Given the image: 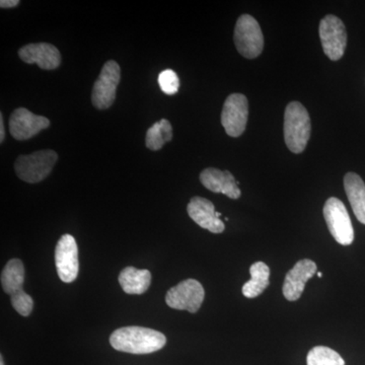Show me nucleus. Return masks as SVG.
I'll list each match as a JSON object with an SVG mask.
<instances>
[{
    "mask_svg": "<svg viewBox=\"0 0 365 365\" xmlns=\"http://www.w3.org/2000/svg\"><path fill=\"white\" fill-rule=\"evenodd\" d=\"M110 344L118 351L131 354H150L167 344L163 333L143 327H123L117 329L110 337Z\"/></svg>",
    "mask_w": 365,
    "mask_h": 365,
    "instance_id": "nucleus-1",
    "label": "nucleus"
},
{
    "mask_svg": "<svg viewBox=\"0 0 365 365\" xmlns=\"http://www.w3.org/2000/svg\"><path fill=\"white\" fill-rule=\"evenodd\" d=\"M311 131V118L306 108L299 102L289 103L284 113V139L288 150L302 153L306 150Z\"/></svg>",
    "mask_w": 365,
    "mask_h": 365,
    "instance_id": "nucleus-2",
    "label": "nucleus"
},
{
    "mask_svg": "<svg viewBox=\"0 0 365 365\" xmlns=\"http://www.w3.org/2000/svg\"><path fill=\"white\" fill-rule=\"evenodd\" d=\"M58 155L54 150L36 151L28 155H20L14 163L16 176L21 181L36 184L42 182L51 174Z\"/></svg>",
    "mask_w": 365,
    "mask_h": 365,
    "instance_id": "nucleus-3",
    "label": "nucleus"
},
{
    "mask_svg": "<svg viewBox=\"0 0 365 365\" xmlns=\"http://www.w3.org/2000/svg\"><path fill=\"white\" fill-rule=\"evenodd\" d=\"M234 39L237 51L246 58H256L263 51L264 37L260 25L249 14L240 16L235 25Z\"/></svg>",
    "mask_w": 365,
    "mask_h": 365,
    "instance_id": "nucleus-4",
    "label": "nucleus"
},
{
    "mask_svg": "<svg viewBox=\"0 0 365 365\" xmlns=\"http://www.w3.org/2000/svg\"><path fill=\"white\" fill-rule=\"evenodd\" d=\"M327 227L335 241L342 246H349L354 241V230L344 203L335 197L329 198L324 206Z\"/></svg>",
    "mask_w": 365,
    "mask_h": 365,
    "instance_id": "nucleus-5",
    "label": "nucleus"
},
{
    "mask_svg": "<svg viewBox=\"0 0 365 365\" xmlns=\"http://www.w3.org/2000/svg\"><path fill=\"white\" fill-rule=\"evenodd\" d=\"M121 79V69L114 60L106 62L91 93V103L98 110H106L114 104L117 88Z\"/></svg>",
    "mask_w": 365,
    "mask_h": 365,
    "instance_id": "nucleus-6",
    "label": "nucleus"
},
{
    "mask_svg": "<svg viewBox=\"0 0 365 365\" xmlns=\"http://www.w3.org/2000/svg\"><path fill=\"white\" fill-rule=\"evenodd\" d=\"M204 297L205 292L199 281L186 279L170 288L165 295V302L170 309L195 314L202 306Z\"/></svg>",
    "mask_w": 365,
    "mask_h": 365,
    "instance_id": "nucleus-7",
    "label": "nucleus"
},
{
    "mask_svg": "<svg viewBox=\"0 0 365 365\" xmlns=\"http://www.w3.org/2000/svg\"><path fill=\"white\" fill-rule=\"evenodd\" d=\"M319 39L328 58L337 61L344 55L347 33L343 21L333 14L326 16L319 23Z\"/></svg>",
    "mask_w": 365,
    "mask_h": 365,
    "instance_id": "nucleus-8",
    "label": "nucleus"
},
{
    "mask_svg": "<svg viewBox=\"0 0 365 365\" xmlns=\"http://www.w3.org/2000/svg\"><path fill=\"white\" fill-rule=\"evenodd\" d=\"M249 118V103L246 96L232 93L223 105L222 124L227 135L239 137L246 130Z\"/></svg>",
    "mask_w": 365,
    "mask_h": 365,
    "instance_id": "nucleus-9",
    "label": "nucleus"
},
{
    "mask_svg": "<svg viewBox=\"0 0 365 365\" xmlns=\"http://www.w3.org/2000/svg\"><path fill=\"white\" fill-rule=\"evenodd\" d=\"M55 265L61 281L73 282L78 278L79 271L78 248L71 235L60 237L55 249Z\"/></svg>",
    "mask_w": 365,
    "mask_h": 365,
    "instance_id": "nucleus-10",
    "label": "nucleus"
},
{
    "mask_svg": "<svg viewBox=\"0 0 365 365\" xmlns=\"http://www.w3.org/2000/svg\"><path fill=\"white\" fill-rule=\"evenodd\" d=\"M49 126L47 118L35 115L26 108L14 110L9 119V131L16 140H28Z\"/></svg>",
    "mask_w": 365,
    "mask_h": 365,
    "instance_id": "nucleus-11",
    "label": "nucleus"
},
{
    "mask_svg": "<svg viewBox=\"0 0 365 365\" xmlns=\"http://www.w3.org/2000/svg\"><path fill=\"white\" fill-rule=\"evenodd\" d=\"M317 273V265L309 259H304L295 264L292 270L288 271L283 283L282 292L285 299L289 302L299 299L304 292L307 280Z\"/></svg>",
    "mask_w": 365,
    "mask_h": 365,
    "instance_id": "nucleus-12",
    "label": "nucleus"
},
{
    "mask_svg": "<svg viewBox=\"0 0 365 365\" xmlns=\"http://www.w3.org/2000/svg\"><path fill=\"white\" fill-rule=\"evenodd\" d=\"M19 56L25 63L37 64L44 71H54L61 64L59 50L49 43L24 46L19 51Z\"/></svg>",
    "mask_w": 365,
    "mask_h": 365,
    "instance_id": "nucleus-13",
    "label": "nucleus"
},
{
    "mask_svg": "<svg viewBox=\"0 0 365 365\" xmlns=\"http://www.w3.org/2000/svg\"><path fill=\"white\" fill-rule=\"evenodd\" d=\"M187 211L191 220L199 227L205 228L212 234H222L225 232V223L216 216L215 205L207 199L194 197L190 200Z\"/></svg>",
    "mask_w": 365,
    "mask_h": 365,
    "instance_id": "nucleus-14",
    "label": "nucleus"
},
{
    "mask_svg": "<svg viewBox=\"0 0 365 365\" xmlns=\"http://www.w3.org/2000/svg\"><path fill=\"white\" fill-rule=\"evenodd\" d=\"M199 178L203 186L209 191L222 193L230 199H239L242 195L237 182L228 170L208 168L201 173Z\"/></svg>",
    "mask_w": 365,
    "mask_h": 365,
    "instance_id": "nucleus-15",
    "label": "nucleus"
},
{
    "mask_svg": "<svg viewBox=\"0 0 365 365\" xmlns=\"http://www.w3.org/2000/svg\"><path fill=\"white\" fill-rule=\"evenodd\" d=\"M344 188L353 212L359 222L365 225V184L364 180L355 173H348L344 177Z\"/></svg>",
    "mask_w": 365,
    "mask_h": 365,
    "instance_id": "nucleus-16",
    "label": "nucleus"
},
{
    "mask_svg": "<svg viewBox=\"0 0 365 365\" xmlns=\"http://www.w3.org/2000/svg\"><path fill=\"white\" fill-rule=\"evenodd\" d=\"M119 283L127 294H143L150 287L151 274L129 266L120 272Z\"/></svg>",
    "mask_w": 365,
    "mask_h": 365,
    "instance_id": "nucleus-17",
    "label": "nucleus"
},
{
    "mask_svg": "<svg viewBox=\"0 0 365 365\" xmlns=\"http://www.w3.org/2000/svg\"><path fill=\"white\" fill-rule=\"evenodd\" d=\"M250 274L251 279L245 283L242 292L247 299H255L263 294L270 284V269L263 262H256L250 268Z\"/></svg>",
    "mask_w": 365,
    "mask_h": 365,
    "instance_id": "nucleus-18",
    "label": "nucleus"
},
{
    "mask_svg": "<svg viewBox=\"0 0 365 365\" xmlns=\"http://www.w3.org/2000/svg\"><path fill=\"white\" fill-rule=\"evenodd\" d=\"M25 281V267L20 259H11L7 262L1 273V287L4 292L13 295L23 290Z\"/></svg>",
    "mask_w": 365,
    "mask_h": 365,
    "instance_id": "nucleus-19",
    "label": "nucleus"
},
{
    "mask_svg": "<svg viewBox=\"0 0 365 365\" xmlns=\"http://www.w3.org/2000/svg\"><path fill=\"white\" fill-rule=\"evenodd\" d=\"M173 139V128L169 120L162 119L146 132L145 144L148 150L157 151Z\"/></svg>",
    "mask_w": 365,
    "mask_h": 365,
    "instance_id": "nucleus-20",
    "label": "nucleus"
},
{
    "mask_svg": "<svg viewBox=\"0 0 365 365\" xmlns=\"http://www.w3.org/2000/svg\"><path fill=\"white\" fill-rule=\"evenodd\" d=\"M307 365H345L339 353L326 346H316L309 352Z\"/></svg>",
    "mask_w": 365,
    "mask_h": 365,
    "instance_id": "nucleus-21",
    "label": "nucleus"
},
{
    "mask_svg": "<svg viewBox=\"0 0 365 365\" xmlns=\"http://www.w3.org/2000/svg\"><path fill=\"white\" fill-rule=\"evenodd\" d=\"M11 306L21 316L29 317L33 312L34 300L23 290L11 295Z\"/></svg>",
    "mask_w": 365,
    "mask_h": 365,
    "instance_id": "nucleus-22",
    "label": "nucleus"
},
{
    "mask_svg": "<svg viewBox=\"0 0 365 365\" xmlns=\"http://www.w3.org/2000/svg\"><path fill=\"white\" fill-rule=\"evenodd\" d=\"M160 90L167 95H175L179 91L180 81L178 74L172 69H165L158 76Z\"/></svg>",
    "mask_w": 365,
    "mask_h": 365,
    "instance_id": "nucleus-23",
    "label": "nucleus"
},
{
    "mask_svg": "<svg viewBox=\"0 0 365 365\" xmlns=\"http://www.w3.org/2000/svg\"><path fill=\"white\" fill-rule=\"evenodd\" d=\"M19 4H20L19 0H1L0 1L1 9H13V7L18 6Z\"/></svg>",
    "mask_w": 365,
    "mask_h": 365,
    "instance_id": "nucleus-24",
    "label": "nucleus"
},
{
    "mask_svg": "<svg viewBox=\"0 0 365 365\" xmlns=\"http://www.w3.org/2000/svg\"><path fill=\"white\" fill-rule=\"evenodd\" d=\"M6 138V129H4V116L0 114V143H4Z\"/></svg>",
    "mask_w": 365,
    "mask_h": 365,
    "instance_id": "nucleus-25",
    "label": "nucleus"
},
{
    "mask_svg": "<svg viewBox=\"0 0 365 365\" xmlns=\"http://www.w3.org/2000/svg\"><path fill=\"white\" fill-rule=\"evenodd\" d=\"M0 365H4V357H0Z\"/></svg>",
    "mask_w": 365,
    "mask_h": 365,
    "instance_id": "nucleus-26",
    "label": "nucleus"
},
{
    "mask_svg": "<svg viewBox=\"0 0 365 365\" xmlns=\"http://www.w3.org/2000/svg\"><path fill=\"white\" fill-rule=\"evenodd\" d=\"M317 275H318V277L319 278L323 277V273L322 272H319L318 274H317Z\"/></svg>",
    "mask_w": 365,
    "mask_h": 365,
    "instance_id": "nucleus-27",
    "label": "nucleus"
}]
</instances>
